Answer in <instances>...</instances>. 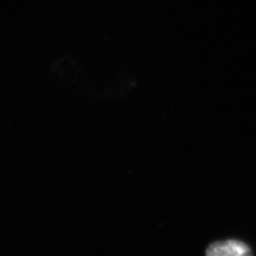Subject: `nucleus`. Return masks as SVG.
Returning a JSON list of instances; mask_svg holds the SVG:
<instances>
[{
	"label": "nucleus",
	"instance_id": "1",
	"mask_svg": "<svg viewBox=\"0 0 256 256\" xmlns=\"http://www.w3.org/2000/svg\"><path fill=\"white\" fill-rule=\"evenodd\" d=\"M206 254L208 256H244L252 254V249L244 242L238 240H228L216 242L208 246Z\"/></svg>",
	"mask_w": 256,
	"mask_h": 256
}]
</instances>
